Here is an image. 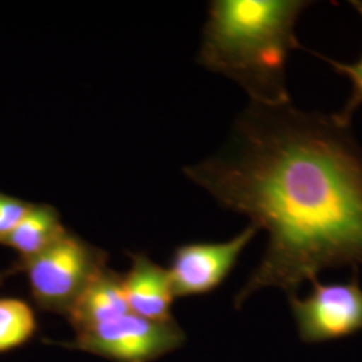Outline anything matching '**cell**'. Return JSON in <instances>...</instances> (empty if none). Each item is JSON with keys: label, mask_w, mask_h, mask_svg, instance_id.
Instances as JSON below:
<instances>
[{"label": "cell", "mask_w": 362, "mask_h": 362, "mask_svg": "<svg viewBox=\"0 0 362 362\" xmlns=\"http://www.w3.org/2000/svg\"><path fill=\"white\" fill-rule=\"evenodd\" d=\"M184 173L269 235L235 308L264 288L291 298L324 270L362 266V145L336 113L250 103L219 152Z\"/></svg>", "instance_id": "6da1fadb"}, {"label": "cell", "mask_w": 362, "mask_h": 362, "mask_svg": "<svg viewBox=\"0 0 362 362\" xmlns=\"http://www.w3.org/2000/svg\"><path fill=\"white\" fill-rule=\"evenodd\" d=\"M305 0H215L197 62L239 83L250 103H290L286 66L300 49L298 18L310 6Z\"/></svg>", "instance_id": "7a4b0ae2"}, {"label": "cell", "mask_w": 362, "mask_h": 362, "mask_svg": "<svg viewBox=\"0 0 362 362\" xmlns=\"http://www.w3.org/2000/svg\"><path fill=\"white\" fill-rule=\"evenodd\" d=\"M25 272L39 310L67 315L93 279L107 267V254L77 233H67L37 257L13 263Z\"/></svg>", "instance_id": "3957f363"}, {"label": "cell", "mask_w": 362, "mask_h": 362, "mask_svg": "<svg viewBox=\"0 0 362 362\" xmlns=\"http://www.w3.org/2000/svg\"><path fill=\"white\" fill-rule=\"evenodd\" d=\"M185 339L184 330L175 320L156 322L129 311L58 345L88 351L109 361L153 362L181 348Z\"/></svg>", "instance_id": "277c9868"}, {"label": "cell", "mask_w": 362, "mask_h": 362, "mask_svg": "<svg viewBox=\"0 0 362 362\" xmlns=\"http://www.w3.org/2000/svg\"><path fill=\"white\" fill-rule=\"evenodd\" d=\"M306 297L288 298L299 339L322 344L362 332V286L357 272L346 282H311Z\"/></svg>", "instance_id": "5b68a950"}, {"label": "cell", "mask_w": 362, "mask_h": 362, "mask_svg": "<svg viewBox=\"0 0 362 362\" xmlns=\"http://www.w3.org/2000/svg\"><path fill=\"white\" fill-rule=\"evenodd\" d=\"M258 233L254 224H248L227 242H199L177 247L168 269L175 297L204 296L216 290L231 274L242 252Z\"/></svg>", "instance_id": "8992f818"}, {"label": "cell", "mask_w": 362, "mask_h": 362, "mask_svg": "<svg viewBox=\"0 0 362 362\" xmlns=\"http://www.w3.org/2000/svg\"><path fill=\"white\" fill-rule=\"evenodd\" d=\"M132 264L122 274V287L130 313L156 322L172 321L176 299L167 269L145 254H130Z\"/></svg>", "instance_id": "52a82bcc"}, {"label": "cell", "mask_w": 362, "mask_h": 362, "mask_svg": "<svg viewBox=\"0 0 362 362\" xmlns=\"http://www.w3.org/2000/svg\"><path fill=\"white\" fill-rule=\"evenodd\" d=\"M129 311L122 287V274L106 267L78 298L66 318L78 334Z\"/></svg>", "instance_id": "ba28073f"}, {"label": "cell", "mask_w": 362, "mask_h": 362, "mask_svg": "<svg viewBox=\"0 0 362 362\" xmlns=\"http://www.w3.org/2000/svg\"><path fill=\"white\" fill-rule=\"evenodd\" d=\"M67 233L58 209L50 204H33L11 233L0 243L18 254L16 263H25L43 252Z\"/></svg>", "instance_id": "9c48e42d"}, {"label": "cell", "mask_w": 362, "mask_h": 362, "mask_svg": "<svg viewBox=\"0 0 362 362\" xmlns=\"http://www.w3.org/2000/svg\"><path fill=\"white\" fill-rule=\"evenodd\" d=\"M35 310L25 299L0 298V354L28 344L38 333Z\"/></svg>", "instance_id": "30bf717a"}, {"label": "cell", "mask_w": 362, "mask_h": 362, "mask_svg": "<svg viewBox=\"0 0 362 362\" xmlns=\"http://www.w3.org/2000/svg\"><path fill=\"white\" fill-rule=\"evenodd\" d=\"M350 4L358 11V13L362 16V1L358 0H353L350 1ZM315 54L317 57H321L324 58L325 61L329 64V65L333 66L337 73L345 76V77L349 78L350 83H351V93H350V97L346 101L345 106L342 107V110L339 113H336L337 116L339 117L342 121L350 124L351 122V117L356 113V110L360 107L362 105V57L354 64H342V62H338L334 61L332 58H326L322 57L317 52H313Z\"/></svg>", "instance_id": "8fae6325"}, {"label": "cell", "mask_w": 362, "mask_h": 362, "mask_svg": "<svg viewBox=\"0 0 362 362\" xmlns=\"http://www.w3.org/2000/svg\"><path fill=\"white\" fill-rule=\"evenodd\" d=\"M33 204L21 197L0 192V243L25 218Z\"/></svg>", "instance_id": "7c38bea8"}, {"label": "cell", "mask_w": 362, "mask_h": 362, "mask_svg": "<svg viewBox=\"0 0 362 362\" xmlns=\"http://www.w3.org/2000/svg\"><path fill=\"white\" fill-rule=\"evenodd\" d=\"M13 274H16V272H15V270H13V266H11L8 270L0 272V287H1L3 284H4V281H6V279H7L10 275H13Z\"/></svg>", "instance_id": "4fadbf2b"}]
</instances>
